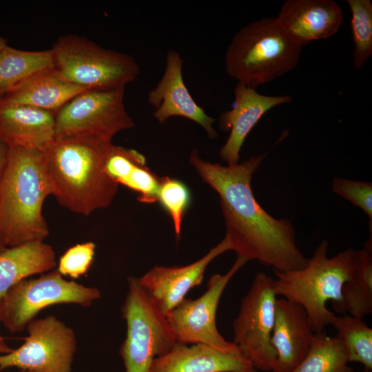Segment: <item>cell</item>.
I'll use <instances>...</instances> for the list:
<instances>
[{
	"label": "cell",
	"mask_w": 372,
	"mask_h": 372,
	"mask_svg": "<svg viewBox=\"0 0 372 372\" xmlns=\"http://www.w3.org/2000/svg\"><path fill=\"white\" fill-rule=\"evenodd\" d=\"M20 372H32V371H21Z\"/></svg>",
	"instance_id": "8d00e7d4"
},
{
	"label": "cell",
	"mask_w": 372,
	"mask_h": 372,
	"mask_svg": "<svg viewBox=\"0 0 372 372\" xmlns=\"http://www.w3.org/2000/svg\"><path fill=\"white\" fill-rule=\"evenodd\" d=\"M6 45V41L3 38L0 37V51Z\"/></svg>",
	"instance_id": "d6a6232c"
},
{
	"label": "cell",
	"mask_w": 372,
	"mask_h": 372,
	"mask_svg": "<svg viewBox=\"0 0 372 372\" xmlns=\"http://www.w3.org/2000/svg\"><path fill=\"white\" fill-rule=\"evenodd\" d=\"M127 324L125 340L119 351L125 372H149L153 360L177 343L165 316L138 282L128 279V292L122 307Z\"/></svg>",
	"instance_id": "52a82bcc"
},
{
	"label": "cell",
	"mask_w": 372,
	"mask_h": 372,
	"mask_svg": "<svg viewBox=\"0 0 372 372\" xmlns=\"http://www.w3.org/2000/svg\"><path fill=\"white\" fill-rule=\"evenodd\" d=\"M332 189L338 195L360 208L372 220V184L370 182L334 178Z\"/></svg>",
	"instance_id": "f546056e"
},
{
	"label": "cell",
	"mask_w": 372,
	"mask_h": 372,
	"mask_svg": "<svg viewBox=\"0 0 372 372\" xmlns=\"http://www.w3.org/2000/svg\"><path fill=\"white\" fill-rule=\"evenodd\" d=\"M244 372H257V370L254 367H253Z\"/></svg>",
	"instance_id": "e575fe53"
},
{
	"label": "cell",
	"mask_w": 372,
	"mask_h": 372,
	"mask_svg": "<svg viewBox=\"0 0 372 372\" xmlns=\"http://www.w3.org/2000/svg\"><path fill=\"white\" fill-rule=\"evenodd\" d=\"M92 242L77 244L69 248L60 258L57 271L62 276L76 279L89 270L95 253Z\"/></svg>",
	"instance_id": "f1b7e54d"
},
{
	"label": "cell",
	"mask_w": 372,
	"mask_h": 372,
	"mask_svg": "<svg viewBox=\"0 0 372 372\" xmlns=\"http://www.w3.org/2000/svg\"><path fill=\"white\" fill-rule=\"evenodd\" d=\"M52 67L50 50L26 51L6 45L0 51V99L37 73Z\"/></svg>",
	"instance_id": "603a6c76"
},
{
	"label": "cell",
	"mask_w": 372,
	"mask_h": 372,
	"mask_svg": "<svg viewBox=\"0 0 372 372\" xmlns=\"http://www.w3.org/2000/svg\"><path fill=\"white\" fill-rule=\"evenodd\" d=\"M183 60L179 53L170 50L166 56L164 73L149 92L147 102L155 108L154 118L163 123L172 116H181L201 126L213 139L218 135L213 127L216 119L209 116L190 94L183 76Z\"/></svg>",
	"instance_id": "4fadbf2b"
},
{
	"label": "cell",
	"mask_w": 372,
	"mask_h": 372,
	"mask_svg": "<svg viewBox=\"0 0 372 372\" xmlns=\"http://www.w3.org/2000/svg\"><path fill=\"white\" fill-rule=\"evenodd\" d=\"M338 313L364 318L372 313V239L355 252L351 273L344 284L341 300L332 302Z\"/></svg>",
	"instance_id": "7402d4cb"
},
{
	"label": "cell",
	"mask_w": 372,
	"mask_h": 372,
	"mask_svg": "<svg viewBox=\"0 0 372 372\" xmlns=\"http://www.w3.org/2000/svg\"><path fill=\"white\" fill-rule=\"evenodd\" d=\"M125 87L87 90L55 114L56 138L92 136L112 140L135 126L124 105Z\"/></svg>",
	"instance_id": "9c48e42d"
},
{
	"label": "cell",
	"mask_w": 372,
	"mask_h": 372,
	"mask_svg": "<svg viewBox=\"0 0 372 372\" xmlns=\"http://www.w3.org/2000/svg\"><path fill=\"white\" fill-rule=\"evenodd\" d=\"M190 199L189 191L183 182L168 176L161 177L157 201L170 215L178 238L180 236L183 218Z\"/></svg>",
	"instance_id": "4316f807"
},
{
	"label": "cell",
	"mask_w": 372,
	"mask_h": 372,
	"mask_svg": "<svg viewBox=\"0 0 372 372\" xmlns=\"http://www.w3.org/2000/svg\"><path fill=\"white\" fill-rule=\"evenodd\" d=\"M55 138V114L0 99V141L8 147L43 151Z\"/></svg>",
	"instance_id": "ac0fdd59"
},
{
	"label": "cell",
	"mask_w": 372,
	"mask_h": 372,
	"mask_svg": "<svg viewBox=\"0 0 372 372\" xmlns=\"http://www.w3.org/2000/svg\"><path fill=\"white\" fill-rule=\"evenodd\" d=\"M315 334L300 305L283 298L277 299L271 340L277 357L272 371L292 372L309 353Z\"/></svg>",
	"instance_id": "2e32d148"
},
{
	"label": "cell",
	"mask_w": 372,
	"mask_h": 372,
	"mask_svg": "<svg viewBox=\"0 0 372 372\" xmlns=\"http://www.w3.org/2000/svg\"><path fill=\"white\" fill-rule=\"evenodd\" d=\"M112 144L92 136L61 137L43 151L53 196L62 207L87 216L111 205L118 185L105 171Z\"/></svg>",
	"instance_id": "7a4b0ae2"
},
{
	"label": "cell",
	"mask_w": 372,
	"mask_h": 372,
	"mask_svg": "<svg viewBox=\"0 0 372 372\" xmlns=\"http://www.w3.org/2000/svg\"><path fill=\"white\" fill-rule=\"evenodd\" d=\"M161 177H158L146 165V163L134 165L121 185L138 193L137 199L143 203L157 201Z\"/></svg>",
	"instance_id": "83f0119b"
},
{
	"label": "cell",
	"mask_w": 372,
	"mask_h": 372,
	"mask_svg": "<svg viewBox=\"0 0 372 372\" xmlns=\"http://www.w3.org/2000/svg\"><path fill=\"white\" fill-rule=\"evenodd\" d=\"M349 362L347 349L337 335L316 333L309 353L292 372H354Z\"/></svg>",
	"instance_id": "cb8c5ba5"
},
{
	"label": "cell",
	"mask_w": 372,
	"mask_h": 372,
	"mask_svg": "<svg viewBox=\"0 0 372 372\" xmlns=\"http://www.w3.org/2000/svg\"><path fill=\"white\" fill-rule=\"evenodd\" d=\"M87 90L67 81L52 67L37 73L1 99L56 114L70 100Z\"/></svg>",
	"instance_id": "ffe728a7"
},
{
	"label": "cell",
	"mask_w": 372,
	"mask_h": 372,
	"mask_svg": "<svg viewBox=\"0 0 372 372\" xmlns=\"http://www.w3.org/2000/svg\"><path fill=\"white\" fill-rule=\"evenodd\" d=\"M12 349L9 347L4 339L0 340V355L8 353L11 351Z\"/></svg>",
	"instance_id": "1f68e13d"
},
{
	"label": "cell",
	"mask_w": 372,
	"mask_h": 372,
	"mask_svg": "<svg viewBox=\"0 0 372 372\" xmlns=\"http://www.w3.org/2000/svg\"><path fill=\"white\" fill-rule=\"evenodd\" d=\"M50 50L57 72L87 90L125 87L140 74L138 63L130 55L104 48L80 36L61 37Z\"/></svg>",
	"instance_id": "8992f818"
},
{
	"label": "cell",
	"mask_w": 372,
	"mask_h": 372,
	"mask_svg": "<svg viewBox=\"0 0 372 372\" xmlns=\"http://www.w3.org/2000/svg\"><path fill=\"white\" fill-rule=\"evenodd\" d=\"M247 262L237 256L225 274L216 273L208 280L206 291L196 300L185 298L166 315L167 321L177 342L204 344L226 352L240 350L236 344L226 340L216 327L217 307L227 285Z\"/></svg>",
	"instance_id": "7c38bea8"
},
{
	"label": "cell",
	"mask_w": 372,
	"mask_h": 372,
	"mask_svg": "<svg viewBox=\"0 0 372 372\" xmlns=\"http://www.w3.org/2000/svg\"><path fill=\"white\" fill-rule=\"evenodd\" d=\"M347 3L351 13L353 65L360 69L372 56V1L347 0Z\"/></svg>",
	"instance_id": "484cf974"
},
{
	"label": "cell",
	"mask_w": 372,
	"mask_h": 372,
	"mask_svg": "<svg viewBox=\"0 0 372 372\" xmlns=\"http://www.w3.org/2000/svg\"><path fill=\"white\" fill-rule=\"evenodd\" d=\"M362 372H372V370L366 369V368H364Z\"/></svg>",
	"instance_id": "d590c367"
},
{
	"label": "cell",
	"mask_w": 372,
	"mask_h": 372,
	"mask_svg": "<svg viewBox=\"0 0 372 372\" xmlns=\"http://www.w3.org/2000/svg\"><path fill=\"white\" fill-rule=\"evenodd\" d=\"M302 48L276 17L262 19L234 35L225 52V70L238 83L256 88L293 70Z\"/></svg>",
	"instance_id": "5b68a950"
},
{
	"label": "cell",
	"mask_w": 372,
	"mask_h": 372,
	"mask_svg": "<svg viewBox=\"0 0 372 372\" xmlns=\"http://www.w3.org/2000/svg\"><path fill=\"white\" fill-rule=\"evenodd\" d=\"M287 34L302 48L331 37L343 19L340 6L332 0H287L276 17Z\"/></svg>",
	"instance_id": "e0dca14e"
},
{
	"label": "cell",
	"mask_w": 372,
	"mask_h": 372,
	"mask_svg": "<svg viewBox=\"0 0 372 372\" xmlns=\"http://www.w3.org/2000/svg\"><path fill=\"white\" fill-rule=\"evenodd\" d=\"M6 247L1 242H0V254L6 249Z\"/></svg>",
	"instance_id": "836d02e7"
},
{
	"label": "cell",
	"mask_w": 372,
	"mask_h": 372,
	"mask_svg": "<svg viewBox=\"0 0 372 372\" xmlns=\"http://www.w3.org/2000/svg\"><path fill=\"white\" fill-rule=\"evenodd\" d=\"M100 298L96 287L67 280L54 270L14 285L0 304V323L11 333L21 332L40 311L49 306L76 304L87 307Z\"/></svg>",
	"instance_id": "ba28073f"
},
{
	"label": "cell",
	"mask_w": 372,
	"mask_h": 372,
	"mask_svg": "<svg viewBox=\"0 0 372 372\" xmlns=\"http://www.w3.org/2000/svg\"><path fill=\"white\" fill-rule=\"evenodd\" d=\"M328 242L322 240L305 267L274 271L276 295L300 305L307 312L316 333L324 332L335 315L326 306L341 300L342 289L353 270L355 252L349 247L329 258Z\"/></svg>",
	"instance_id": "277c9868"
},
{
	"label": "cell",
	"mask_w": 372,
	"mask_h": 372,
	"mask_svg": "<svg viewBox=\"0 0 372 372\" xmlns=\"http://www.w3.org/2000/svg\"><path fill=\"white\" fill-rule=\"evenodd\" d=\"M267 153L233 165L205 161L198 151L190 163L218 194L231 250L248 261L256 260L274 271L296 270L308 259L296 242L295 229L286 218H276L256 200L251 181Z\"/></svg>",
	"instance_id": "6da1fadb"
},
{
	"label": "cell",
	"mask_w": 372,
	"mask_h": 372,
	"mask_svg": "<svg viewBox=\"0 0 372 372\" xmlns=\"http://www.w3.org/2000/svg\"><path fill=\"white\" fill-rule=\"evenodd\" d=\"M3 339H4V338H3L1 335V334H0V340H3Z\"/></svg>",
	"instance_id": "74e56055"
},
{
	"label": "cell",
	"mask_w": 372,
	"mask_h": 372,
	"mask_svg": "<svg viewBox=\"0 0 372 372\" xmlns=\"http://www.w3.org/2000/svg\"><path fill=\"white\" fill-rule=\"evenodd\" d=\"M17 349L0 355V370L17 367L32 372H72L76 351L72 329L54 316L34 319Z\"/></svg>",
	"instance_id": "8fae6325"
},
{
	"label": "cell",
	"mask_w": 372,
	"mask_h": 372,
	"mask_svg": "<svg viewBox=\"0 0 372 372\" xmlns=\"http://www.w3.org/2000/svg\"><path fill=\"white\" fill-rule=\"evenodd\" d=\"M331 325L347 349L349 362H359L372 370V329L363 318L350 314L335 316Z\"/></svg>",
	"instance_id": "d4e9b609"
},
{
	"label": "cell",
	"mask_w": 372,
	"mask_h": 372,
	"mask_svg": "<svg viewBox=\"0 0 372 372\" xmlns=\"http://www.w3.org/2000/svg\"><path fill=\"white\" fill-rule=\"evenodd\" d=\"M8 147L0 141V179L6 166Z\"/></svg>",
	"instance_id": "4dcf8cb0"
},
{
	"label": "cell",
	"mask_w": 372,
	"mask_h": 372,
	"mask_svg": "<svg viewBox=\"0 0 372 372\" xmlns=\"http://www.w3.org/2000/svg\"><path fill=\"white\" fill-rule=\"evenodd\" d=\"M276 300L273 279L258 272L233 323L234 343L256 370L273 371L276 361L271 341Z\"/></svg>",
	"instance_id": "30bf717a"
},
{
	"label": "cell",
	"mask_w": 372,
	"mask_h": 372,
	"mask_svg": "<svg viewBox=\"0 0 372 372\" xmlns=\"http://www.w3.org/2000/svg\"><path fill=\"white\" fill-rule=\"evenodd\" d=\"M56 266L55 251L43 241L6 248L0 254V304L14 285L30 276L49 271Z\"/></svg>",
	"instance_id": "44dd1931"
},
{
	"label": "cell",
	"mask_w": 372,
	"mask_h": 372,
	"mask_svg": "<svg viewBox=\"0 0 372 372\" xmlns=\"http://www.w3.org/2000/svg\"><path fill=\"white\" fill-rule=\"evenodd\" d=\"M50 195L53 187L43 151L8 147L0 179V242L6 247L44 241L49 228L42 209Z\"/></svg>",
	"instance_id": "3957f363"
},
{
	"label": "cell",
	"mask_w": 372,
	"mask_h": 372,
	"mask_svg": "<svg viewBox=\"0 0 372 372\" xmlns=\"http://www.w3.org/2000/svg\"><path fill=\"white\" fill-rule=\"evenodd\" d=\"M234 96L233 107L223 112L219 118L221 130L230 132L220 150V156L227 165L238 163L240 152L247 136L262 116L273 107L292 101L289 95L261 94L256 88L240 83L234 88Z\"/></svg>",
	"instance_id": "9a60e30c"
},
{
	"label": "cell",
	"mask_w": 372,
	"mask_h": 372,
	"mask_svg": "<svg viewBox=\"0 0 372 372\" xmlns=\"http://www.w3.org/2000/svg\"><path fill=\"white\" fill-rule=\"evenodd\" d=\"M231 250L230 243L224 238L198 260L185 266H156L138 278L158 309L166 315L185 298L188 291L199 285L208 265L220 254Z\"/></svg>",
	"instance_id": "5bb4252c"
},
{
	"label": "cell",
	"mask_w": 372,
	"mask_h": 372,
	"mask_svg": "<svg viewBox=\"0 0 372 372\" xmlns=\"http://www.w3.org/2000/svg\"><path fill=\"white\" fill-rule=\"evenodd\" d=\"M253 367L240 350L226 352L204 344L177 342L153 360L149 372H244Z\"/></svg>",
	"instance_id": "d6986e66"
}]
</instances>
